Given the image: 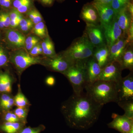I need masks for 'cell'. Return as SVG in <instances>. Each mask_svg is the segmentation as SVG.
<instances>
[{
  "mask_svg": "<svg viewBox=\"0 0 133 133\" xmlns=\"http://www.w3.org/2000/svg\"><path fill=\"white\" fill-rule=\"evenodd\" d=\"M85 70L87 85L91 84L99 80L102 68L92 57L86 61Z\"/></svg>",
  "mask_w": 133,
  "mask_h": 133,
  "instance_id": "obj_15",
  "label": "cell"
},
{
  "mask_svg": "<svg viewBox=\"0 0 133 133\" xmlns=\"http://www.w3.org/2000/svg\"><path fill=\"white\" fill-rule=\"evenodd\" d=\"M42 21V17L41 14L38 11L36 10L35 14L32 22H33V24H36Z\"/></svg>",
  "mask_w": 133,
  "mask_h": 133,
  "instance_id": "obj_35",
  "label": "cell"
},
{
  "mask_svg": "<svg viewBox=\"0 0 133 133\" xmlns=\"http://www.w3.org/2000/svg\"><path fill=\"white\" fill-rule=\"evenodd\" d=\"M12 0H0V6L4 8H9L11 6Z\"/></svg>",
  "mask_w": 133,
  "mask_h": 133,
  "instance_id": "obj_37",
  "label": "cell"
},
{
  "mask_svg": "<svg viewBox=\"0 0 133 133\" xmlns=\"http://www.w3.org/2000/svg\"><path fill=\"white\" fill-rule=\"evenodd\" d=\"M33 23V22L31 21V20L29 19H27V18H24L23 17L22 19L21 20L18 27H21V26H25V25H28V24H32ZM17 27V28H18Z\"/></svg>",
  "mask_w": 133,
  "mask_h": 133,
  "instance_id": "obj_42",
  "label": "cell"
},
{
  "mask_svg": "<svg viewBox=\"0 0 133 133\" xmlns=\"http://www.w3.org/2000/svg\"><path fill=\"white\" fill-rule=\"evenodd\" d=\"M45 129V127L42 125L35 128L24 127L18 133H41Z\"/></svg>",
  "mask_w": 133,
  "mask_h": 133,
  "instance_id": "obj_30",
  "label": "cell"
},
{
  "mask_svg": "<svg viewBox=\"0 0 133 133\" xmlns=\"http://www.w3.org/2000/svg\"><path fill=\"white\" fill-rule=\"evenodd\" d=\"M127 133H133V127Z\"/></svg>",
  "mask_w": 133,
  "mask_h": 133,
  "instance_id": "obj_49",
  "label": "cell"
},
{
  "mask_svg": "<svg viewBox=\"0 0 133 133\" xmlns=\"http://www.w3.org/2000/svg\"><path fill=\"white\" fill-rule=\"evenodd\" d=\"M128 9L129 12L131 14V15L132 17L133 16V4L131 2H129L128 4L127 5Z\"/></svg>",
  "mask_w": 133,
  "mask_h": 133,
  "instance_id": "obj_45",
  "label": "cell"
},
{
  "mask_svg": "<svg viewBox=\"0 0 133 133\" xmlns=\"http://www.w3.org/2000/svg\"><path fill=\"white\" fill-rule=\"evenodd\" d=\"M17 85V92L14 96L15 106L17 107L29 108L31 105L30 102L22 92L20 84Z\"/></svg>",
  "mask_w": 133,
  "mask_h": 133,
  "instance_id": "obj_23",
  "label": "cell"
},
{
  "mask_svg": "<svg viewBox=\"0 0 133 133\" xmlns=\"http://www.w3.org/2000/svg\"><path fill=\"white\" fill-rule=\"evenodd\" d=\"M86 93L99 104L118 102L116 84L114 82L98 80L85 87Z\"/></svg>",
  "mask_w": 133,
  "mask_h": 133,
  "instance_id": "obj_2",
  "label": "cell"
},
{
  "mask_svg": "<svg viewBox=\"0 0 133 133\" xmlns=\"http://www.w3.org/2000/svg\"><path fill=\"white\" fill-rule=\"evenodd\" d=\"M33 33L38 37L44 38L48 35L44 23L42 21L33 26Z\"/></svg>",
  "mask_w": 133,
  "mask_h": 133,
  "instance_id": "obj_25",
  "label": "cell"
},
{
  "mask_svg": "<svg viewBox=\"0 0 133 133\" xmlns=\"http://www.w3.org/2000/svg\"><path fill=\"white\" fill-rule=\"evenodd\" d=\"M112 121L107 124L108 128L113 129L121 133H127L133 127V119L125 115L113 113Z\"/></svg>",
  "mask_w": 133,
  "mask_h": 133,
  "instance_id": "obj_11",
  "label": "cell"
},
{
  "mask_svg": "<svg viewBox=\"0 0 133 133\" xmlns=\"http://www.w3.org/2000/svg\"><path fill=\"white\" fill-rule=\"evenodd\" d=\"M99 17L100 26L102 28L109 24L114 19L115 15L111 5H104L92 2Z\"/></svg>",
  "mask_w": 133,
  "mask_h": 133,
  "instance_id": "obj_14",
  "label": "cell"
},
{
  "mask_svg": "<svg viewBox=\"0 0 133 133\" xmlns=\"http://www.w3.org/2000/svg\"><path fill=\"white\" fill-rule=\"evenodd\" d=\"M41 64L52 71L63 74L72 64L61 53L52 57L43 58Z\"/></svg>",
  "mask_w": 133,
  "mask_h": 133,
  "instance_id": "obj_6",
  "label": "cell"
},
{
  "mask_svg": "<svg viewBox=\"0 0 133 133\" xmlns=\"http://www.w3.org/2000/svg\"><path fill=\"white\" fill-rule=\"evenodd\" d=\"M2 16L3 22H4V27L5 28H10V20L9 14L6 12H3L1 13Z\"/></svg>",
  "mask_w": 133,
  "mask_h": 133,
  "instance_id": "obj_33",
  "label": "cell"
},
{
  "mask_svg": "<svg viewBox=\"0 0 133 133\" xmlns=\"http://www.w3.org/2000/svg\"><path fill=\"white\" fill-rule=\"evenodd\" d=\"M9 63V54L2 45H0V67L8 66Z\"/></svg>",
  "mask_w": 133,
  "mask_h": 133,
  "instance_id": "obj_29",
  "label": "cell"
},
{
  "mask_svg": "<svg viewBox=\"0 0 133 133\" xmlns=\"http://www.w3.org/2000/svg\"><path fill=\"white\" fill-rule=\"evenodd\" d=\"M1 33H0V39H1Z\"/></svg>",
  "mask_w": 133,
  "mask_h": 133,
  "instance_id": "obj_50",
  "label": "cell"
},
{
  "mask_svg": "<svg viewBox=\"0 0 133 133\" xmlns=\"http://www.w3.org/2000/svg\"><path fill=\"white\" fill-rule=\"evenodd\" d=\"M43 50V55L45 57H50L56 55L55 45L49 36L44 38L41 44Z\"/></svg>",
  "mask_w": 133,
  "mask_h": 133,
  "instance_id": "obj_22",
  "label": "cell"
},
{
  "mask_svg": "<svg viewBox=\"0 0 133 133\" xmlns=\"http://www.w3.org/2000/svg\"><path fill=\"white\" fill-rule=\"evenodd\" d=\"M54 0H41V2L46 5H51L53 3Z\"/></svg>",
  "mask_w": 133,
  "mask_h": 133,
  "instance_id": "obj_46",
  "label": "cell"
},
{
  "mask_svg": "<svg viewBox=\"0 0 133 133\" xmlns=\"http://www.w3.org/2000/svg\"><path fill=\"white\" fill-rule=\"evenodd\" d=\"M38 52L39 55H43V50L42 46H41V44L40 43L38 48Z\"/></svg>",
  "mask_w": 133,
  "mask_h": 133,
  "instance_id": "obj_48",
  "label": "cell"
},
{
  "mask_svg": "<svg viewBox=\"0 0 133 133\" xmlns=\"http://www.w3.org/2000/svg\"><path fill=\"white\" fill-rule=\"evenodd\" d=\"M15 79L9 71H0V94L12 93V87Z\"/></svg>",
  "mask_w": 133,
  "mask_h": 133,
  "instance_id": "obj_18",
  "label": "cell"
},
{
  "mask_svg": "<svg viewBox=\"0 0 133 133\" xmlns=\"http://www.w3.org/2000/svg\"><path fill=\"white\" fill-rule=\"evenodd\" d=\"M118 102L133 100V75L131 72L116 83Z\"/></svg>",
  "mask_w": 133,
  "mask_h": 133,
  "instance_id": "obj_7",
  "label": "cell"
},
{
  "mask_svg": "<svg viewBox=\"0 0 133 133\" xmlns=\"http://www.w3.org/2000/svg\"><path fill=\"white\" fill-rule=\"evenodd\" d=\"M87 60L74 63L63 74L71 84L74 93L76 95L83 93V90L87 85L85 70Z\"/></svg>",
  "mask_w": 133,
  "mask_h": 133,
  "instance_id": "obj_4",
  "label": "cell"
},
{
  "mask_svg": "<svg viewBox=\"0 0 133 133\" xmlns=\"http://www.w3.org/2000/svg\"><path fill=\"white\" fill-rule=\"evenodd\" d=\"M128 0H112L111 6L116 15L120 10L127 5Z\"/></svg>",
  "mask_w": 133,
  "mask_h": 133,
  "instance_id": "obj_28",
  "label": "cell"
},
{
  "mask_svg": "<svg viewBox=\"0 0 133 133\" xmlns=\"http://www.w3.org/2000/svg\"><path fill=\"white\" fill-rule=\"evenodd\" d=\"M40 43H38L34 47L30 50L29 51V53L31 56H38L39 54L38 52V48Z\"/></svg>",
  "mask_w": 133,
  "mask_h": 133,
  "instance_id": "obj_40",
  "label": "cell"
},
{
  "mask_svg": "<svg viewBox=\"0 0 133 133\" xmlns=\"http://www.w3.org/2000/svg\"><path fill=\"white\" fill-rule=\"evenodd\" d=\"M107 46L110 48L120 38L124 36L123 31L116 22L115 17L109 24L102 28Z\"/></svg>",
  "mask_w": 133,
  "mask_h": 133,
  "instance_id": "obj_10",
  "label": "cell"
},
{
  "mask_svg": "<svg viewBox=\"0 0 133 133\" xmlns=\"http://www.w3.org/2000/svg\"><path fill=\"white\" fill-rule=\"evenodd\" d=\"M112 0H94L93 2L104 5H111Z\"/></svg>",
  "mask_w": 133,
  "mask_h": 133,
  "instance_id": "obj_43",
  "label": "cell"
},
{
  "mask_svg": "<svg viewBox=\"0 0 133 133\" xmlns=\"http://www.w3.org/2000/svg\"><path fill=\"white\" fill-rule=\"evenodd\" d=\"M117 103L124 110V115L133 119V100L118 101Z\"/></svg>",
  "mask_w": 133,
  "mask_h": 133,
  "instance_id": "obj_24",
  "label": "cell"
},
{
  "mask_svg": "<svg viewBox=\"0 0 133 133\" xmlns=\"http://www.w3.org/2000/svg\"><path fill=\"white\" fill-rule=\"evenodd\" d=\"M55 79L54 77L49 76L45 79V83L49 86H53L55 85Z\"/></svg>",
  "mask_w": 133,
  "mask_h": 133,
  "instance_id": "obj_41",
  "label": "cell"
},
{
  "mask_svg": "<svg viewBox=\"0 0 133 133\" xmlns=\"http://www.w3.org/2000/svg\"><path fill=\"white\" fill-rule=\"evenodd\" d=\"M36 11V9L31 10L28 13V16L29 19H30L31 21L34 19L35 14Z\"/></svg>",
  "mask_w": 133,
  "mask_h": 133,
  "instance_id": "obj_44",
  "label": "cell"
},
{
  "mask_svg": "<svg viewBox=\"0 0 133 133\" xmlns=\"http://www.w3.org/2000/svg\"><path fill=\"white\" fill-rule=\"evenodd\" d=\"M85 33L94 47L98 48L105 44L104 31L100 25L87 24Z\"/></svg>",
  "mask_w": 133,
  "mask_h": 133,
  "instance_id": "obj_12",
  "label": "cell"
},
{
  "mask_svg": "<svg viewBox=\"0 0 133 133\" xmlns=\"http://www.w3.org/2000/svg\"><path fill=\"white\" fill-rule=\"evenodd\" d=\"M31 4V0H29L16 10L19 13L22 14H23L26 13L29 10Z\"/></svg>",
  "mask_w": 133,
  "mask_h": 133,
  "instance_id": "obj_32",
  "label": "cell"
},
{
  "mask_svg": "<svg viewBox=\"0 0 133 133\" xmlns=\"http://www.w3.org/2000/svg\"><path fill=\"white\" fill-rule=\"evenodd\" d=\"M123 69L118 62H109L102 69L99 80L117 83L121 79Z\"/></svg>",
  "mask_w": 133,
  "mask_h": 133,
  "instance_id": "obj_8",
  "label": "cell"
},
{
  "mask_svg": "<svg viewBox=\"0 0 133 133\" xmlns=\"http://www.w3.org/2000/svg\"><path fill=\"white\" fill-rule=\"evenodd\" d=\"M80 17L86 24L97 25L100 22L97 11L92 3L84 5L81 11Z\"/></svg>",
  "mask_w": 133,
  "mask_h": 133,
  "instance_id": "obj_16",
  "label": "cell"
},
{
  "mask_svg": "<svg viewBox=\"0 0 133 133\" xmlns=\"http://www.w3.org/2000/svg\"><path fill=\"white\" fill-rule=\"evenodd\" d=\"M128 37H127V40L129 43L132 42L133 39V22L130 25V27L129 29L127 34Z\"/></svg>",
  "mask_w": 133,
  "mask_h": 133,
  "instance_id": "obj_34",
  "label": "cell"
},
{
  "mask_svg": "<svg viewBox=\"0 0 133 133\" xmlns=\"http://www.w3.org/2000/svg\"><path fill=\"white\" fill-rule=\"evenodd\" d=\"M5 28L4 27V22L2 16L1 14H0V29Z\"/></svg>",
  "mask_w": 133,
  "mask_h": 133,
  "instance_id": "obj_47",
  "label": "cell"
},
{
  "mask_svg": "<svg viewBox=\"0 0 133 133\" xmlns=\"http://www.w3.org/2000/svg\"><path fill=\"white\" fill-rule=\"evenodd\" d=\"M129 43L127 37L123 36L109 48V63L116 62L120 63Z\"/></svg>",
  "mask_w": 133,
  "mask_h": 133,
  "instance_id": "obj_13",
  "label": "cell"
},
{
  "mask_svg": "<svg viewBox=\"0 0 133 133\" xmlns=\"http://www.w3.org/2000/svg\"><path fill=\"white\" fill-rule=\"evenodd\" d=\"M120 64L122 69H127L132 71L133 51L132 48L126 49L122 57Z\"/></svg>",
  "mask_w": 133,
  "mask_h": 133,
  "instance_id": "obj_21",
  "label": "cell"
},
{
  "mask_svg": "<svg viewBox=\"0 0 133 133\" xmlns=\"http://www.w3.org/2000/svg\"><path fill=\"white\" fill-rule=\"evenodd\" d=\"M0 116L1 121L22 123L12 110L0 114Z\"/></svg>",
  "mask_w": 133,
  "mask_h": 133,
  "instance_id": "obj_27",
  "label": "cell"
},
{
  "mask_svg": "<svg viewBox=\"0 0 133 133\" xmlns=\"http://www.w3.org/2000/svg\"><path fill=\"white\" fill-rule=\"evenodd\" d=\"M43 58L33 56L24 49L13 51L9 54V63L16 70L20 80L23 72L33 65L41 64Z\"/></svg>",
  "mask_w": 133,
  "mask_h": 133,
  "instance_id": "obj_5",
  "label": "cell"
},
{
  "mask_svg": "<svg viewBox=\"0 0 133 133\" xmlns=\"http://www.w3.org/2000/svg\"><path fill=\"white\" fill-rule=\"evenodd\" d=\"M29 111V108L17 107L13 110L22 123L26 124L27 123V118Z\"/></svg>",
  "mask_w": 133,
  "mask_h": 133,
  "instance_id": "obj_26",
  "label": "cell"
},
{
  "mask_svg": "<svg viewBox=\"0 0 133 133\" xmlns=\"http://www.w3.org/2000/svg\"><path fill=\"white\" fill-rule=\"evenodd\" d=\"M34 24L33 23H32V24H28V25H25V26L18 27V28H19V30L22 32L26 33V32L29 31L30 30L33 28Z\"/></svg>",
  "mask_w": 133,
  "mask_h": 133,
  "instance_id": "obj_39",
  "label": "cell"
},
{
  "mask_svg": "<svg viewBox=\"0 0 133 133\" xmlns=\"http://www.w3.org/2000/svg\"><path fill=\"white\" fill-rule=\"evenodd\" d=\"M116 22L122 31L125 37L132 22L133 17L129 12L127 5L119 11L115 16Z\"/></svg>",
  "mask_w": 133,
  "mask_h": 133,
  "instance_id": "obj_17",
  "label": "cell"
},
{
  "mask_svg": "<svg viewBox=\"0 0 133 133\" xmlns=\"http://www.w3.org/2000/svg\"><path fill=\"white\" fill-rule=\"evenodd\" d=\"M25 126V124L21 122L0 121V133H18Z\"/></svg>",
  "mask_w": 133,
  "mask_h": 133,
  "instance_id": "obj_20",
  "label": "cell"
},
{
  "mask_svg": "<svg viewBox=\"0 0 133 133\" xmlns=\"http://www.w3.org/2000/svg\"><path fill=\"white\" fill-rule=\"evenodd\" d=\"M5 37L6 42L10 49L14 50L24 49L26 37L20 31L15 29H8L5 31Z\"/></svg>",
  "mask_w": 133,
  "mask_h": 133,
  "instance_id": "obj_9",
  "label": "cell"
},
{
  "mask_svg": "<svg viewBox=\"0 0 133 133\" xmlns=\"http://www.w3.org/2000/svg\"><path fill=\"white\" fill-rule=\"evenodd\" d=\"M109 48L105 44L97 48L92 57L102 69L109 63Z\"/></svg>",
  "mask_w": 133,
  "mask_h": 133,
  "instance_id": "obj_19",
  "label": "cell"
},
{
  "mask_svg": "<svg viewBox=\"0 0 133 133\" xmlns=\"http://www.w3.org/2000/svg\"><path fill=\"white\" fill-rule=\"evenodd\" d=\"M103 106L95 102L86 93H74L62 103L61 111L70 127L85 130L97 121Z\"/></svg>",
  "mask_w": 133,
  "mask_h": 133,
  "instance_id": "obj_1",
  "label": "cell"
},
{
  "mask_svg": "<svg viewBox=\"0 0 133 133\" xmlns=\"http://www.w3.org/2000/svg\"><path fill=\"white\" fill-rule=\"evenodd\" d=\"M13 96L12 93H3L0 94V113L10 99Z\"/></svg>",
  "mask_w": 133,
  "mask_h": 133,
  "instance_id": "obj_31",
  "label": "cell"
},
{
  "mask_svg": "<svg viewBox=\"0 0 133 133\" xmlns=\"http://www.w3.org/2000/svg\"><path fill=\"white\" fill-rule=\"evenodd\" d=\"M11 21L15 20L17 19L19 15L21 14V13H19L16 9H14L10 11V12L9 13Z\"/></svg>",
  "mask_w": 133,
  "mask_h": 133,
  "instance_id": "obj_36",
  "label": "cell"
},
{
  "mask_svg": "<svg viewBox=\"0 0 133 133\" xmlns=\"http://www.w3.org/2000/svg\"><path fill=\"white\" fill-rule=\"evenodd\" d=\"M29 0H14L13 5L15 9H17Z\"/></svg>",
  "mask_w": 133,
  "mask_h": 133,
  "instance_id": "obj_38",
  "label": "cell"
},
{
  "mask_svg": "<svg viewBox=\"0 0 133 133\" xmlns=\"http://www.w3.org/2000/svg\"><path fill=\"white\" fill-rule=\"evenodd\" d=\"M94 48L84 33L82 36L75 39L69 48L62 54L73 64L92 57Z\"/></svg>",
  "mask_w": 133,
  "mask_h": 133,
  "instance_id": "obj_3",
  "label": "cell"
}]
</instances>
